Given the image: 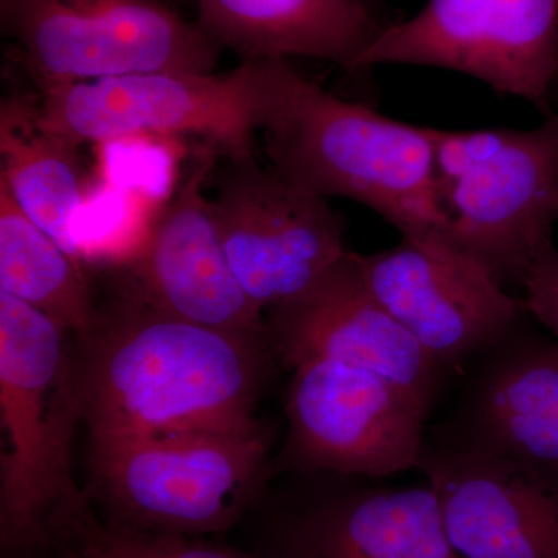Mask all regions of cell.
I'll use <instances>...</instances> for the list:
<instances>
[{
  "label": "cell",
  "mask_w": 558,
  "mask_h": 558,
  "mask_svg": "<svg viewBox=\"0 0 558 558\" xmlns=\"http://www.w3.org/2000/svg\"><path fill=\"white\" fill-rule=\"evenodd\" d=\"M80 341L90 442L258 424L275 357L269 333L231 332L174 317L126 288L98 306Z\"/></svg>",
  "instance_id": "6da1fadb"
},
{
  "label": "cell",
  "mask_w": 558,
  "mask_h": 558,
  "mask_svg": "<svg viewBox=\"0 0 558 558\" xmlns=\"http://www.w3.org/2000/svg\"><path fill=\"white\" fill-rule=\"evenodd\" d=\"M54 319L0 289V549L31 558L95 524L72 450L84 421L78 357Z\"/></svg>",
  "instance_id": "7a4b0ae2"
},
{
  "label": "cell",
  "mask_w": 558,
  "mask_h": 558,
  "mask_svg": "<svg viewBox=\"0 0 558 558\" xmlns=\"http://www.w3.org/2000/svg\"><path fill=\"white\" fill-rule=\"evenodd\" d=\"M263 132L271 168L300 189L359 202L409 240L446 236L435 128L341 100L289 61L271 60Z\"/></svg>",
  "instance_id": "3957f363"
},
{
  "label": "cell",
  "mask_w": 558,
  "mask_h": 558,
  "mask_svg": "<svg viewBox=\"0 0 558 558\" xmlns=\"http://www.w3.org/2000/svg\"><path fill=\"white\" fill-rule=\"evenodd\" d=\"M270 444L260 422L90 442L92 497L119 526L193 537L222 532L271 472Z\"/></svg>",
  "instance_id": "277c9868"
},
{
  "label": "cell",
  "mask_w": 558,
  "mask_h": 558,
  "mask_svg": "<svg viewBox=\"0 0 558 558\" xmlns=\"http://www.w3.org/2000/svg\"><path fill=\"white\" fill-rule=\"evenodd\" d=\"M447 240L502 286L523 284L558 222V113L532 130L435 128Z\"/></svg>",
  "instance_id": "5b68a950"
},
{
  "label": "cell",
  "mask_w": 558,
  "mask_h": 558,
  "mask_svg": "<svg viewBox=\"0 0 558 558\" xmlns=\"http://www.w3.org/2000/svg\"><path fill=\"white\" fill-rule=\"evenodd\" d=\"M0 28L38 92L138 73H211L222 50L165 0H0Z\"/></svg>",
  "instance_id": "8992f818"
},
{
  "label": "cell",
  "mask_w": 558,
  "mask_h": 558,
  "mask_svg": "<svg viewBox=\"0 0 558 558\" xmlns=\"http://www.w3.org/2000/svg\"><path fill=\"white\" fill-rule=\"evenodd\" d=\"M270 62L223 73L112 76L38 92L51 131L73 145L135 135H201L220 156L253 153L269 112Z\"/></svg>",
  "instance_id": "52a82bcc"
},
{
  "label": "cell",
  "mask_w": 558,
  "mask_h": 558,
  "mask_svg": "<svg viewBox=\"0 0 558 558\" xmlns=\"http://www.w3.org/2000/svg\"><path fill=\"white\" fill-rule=\"evenodd\" d=\"M418 65L451 70L549 108L558 76V0H428L380 28L349 70Z\"/></svg>",
  "instance_id": "ba28073f"
},
{
  "label": "cell",
  "mask_w": 558,
  "mask_h": 558,
  "mask_svg": "<svg viewBox=\"0 0 558 558\" xmlns=\"http://www.w3.org/2000/svg\"><path fill=\"white\" fill-rule=\"evenodd\" d=\"M292 371L288 436L271 472L385 478L417 469L428 413L405 391L336 360H307Z\"/></svg>",
  "instance_id": "9c48e42d"
},
{
  "label": "cell",
  "mask_w": 558,
  "mask_h": 558,
  "mask_svg": "<svg viewBox=\"0 0 558 558\" xmlns=\"http://www.w3.org/2000/svg\"><path fill=\"white\" fill-rule=\"evenodd\" d=\"M219 163L216 222L234 274L260 311L299 299L348 255L343 218L328 201L260 167L255 154L220 156Z\"/></svg>",
  "instance_id": "30bf717a"
},
{
  "label": "cell",
  "mask_w": 558,
  "mask_h": 558,
  "mask_svg": "<svg viewBox=\"0 0 558 558\" xmlns=\"http://www.w3.org/2000/svg\"><path fill=\"white\" fill-rule=\"evenodd\" d=\"M354 255L371 295L442 365L509 339L524 304L446 236Z\"/></svg>",
  "instance_id": "8fae6325"
},
{
  "label": "cell",
  "mask_w": 558,
  "mask_h": 558,
  "mask_svg": "<svg viewBox=\"0 0 558 558\" xmlns=\"http://www.w3.org/2000/svg\"><path fill=\"white\" fill-rule=\"evenodd\" d=\"M220 159L205 143L138 248L131 288L159 310L208 328L267 336L263 311L231 267L213 201L205 194Z\"/></svg>",
  "instance_id": "7c38bea8"
},
{
  "label": "cell",
  "mask_w": 558,
  "mask_h": 558,
  "mask_svg": "<svg viewBox=\"0 0 558 558\" xmlns=\"http://www.w3.org/2000/svg\"><path fill=\"white\" fill-rule=\"evenodd\" d=\"M275 357L293 369L329 359L384 377L425 411L439 391L444 366L371 295L348 255L299 299L267 319Z\"/></svg>",
  "instance_id": "4fadbf2b"
},
{
  "label": "cell",
  "mask_w": 558,
  "mask_h": 558,
  "mask_svg": "<svg viewBox=\"0 0 558 558\" xmlns=\"http://www.w3.org/2000/svg\"><path fill=\"white\" fill-rule=\"evenodd\" d=\"M417 469L459 557L558 558V499L515 469L461 444H425Z\"/></svg>",
  "instance_id": "5bb4252c"
},
{
  "label": "cell",
  "mask_w": 558,
  "mask_h": 558,
  "mask_svg": "<svg viewBox=\"0 0 558 558\" xmlns=\"http://www.w3.org/2000/svg\"><path fill=\"white\" fill-rule=\"evenodd\" d=\"M461 446L505 462L558 499V341L509 349L476 385Z\"/></svg>",
  "instance_id": "9a60e30c"
},
{
  "label": "cell",
  "mask_w": 558,
  "mask_h": 558,
  "mask_svg": "<svg viewBox=\"0 0 558 558\" xmlns=\"http://www.w3.org/2000/svg\"><path fill=\"white\" fill-rule=\"evenodd\" d=\"M197 24L242 61L312 58L349 70L379 25L363 0H194Z\"/></svg>",
  "instance_id": "2e32d148"
},
{
  "label": "cell",
  "mask_w": 558,
  "mask_h": 558,
  "mask_svg": "<svg viewBox=\"0 0 558 558\" xmlns=\"http://www.w3.org/2000/svg\"><path fill=\"white\" fill-rule=\"evenodd\" d=\"M290 558H461L433 487L363 488L300 524Z\"/></svg>",
  "instance_id": "e0dca14e"
},
{
  "label": "cell",
  "mask_w": 558,
  "mask_h": 558,
  "mask_svg": "<svg viewBox=\"0 0 558 558\" xmlns=\"http://www.w3.org/2000/svg\"><path fill=\"white\" fill-rule=\"evenodd\" d=\"M78 148L47 126L38 97L13 94L0 101V180L25 215L81 260L72 233L84 197Z\"/></svg>",
  "instance_id": "ac0fdd59"
},
{
  "label": "cell",
  "mask_w": 558,
  "mask_h": 558,
  "mask_svg": "<svg viewBox=\"0 0 558 558\" xmlns=\"http://www.w3.org/2000/svg\"><path fill=\"white\" fill-rule=\"evenodd\" d=\"M0 289L49 315L78 340L97 322L98 306L83 263L25 215L2 180Z\"/></svg>",
  "instance_id": "d6986e66"
},
{
  "label": "cell",
  "mask_w": 558,
  "mask_h": 558,
  "mask_svg": "<svg viewBox=\"0 0 558 558\" xmlns=\"http://www.w3.org/2000/svg\"><path fill=\"white\" fill-rule=\"evenodd\" d=\"M76 550L84 558H263L201 542L193 535L140 531L112 523L95 524Z\"/></svg>",
  "instance_id": "ffe728a7"
},
{
  "label": "cell",
  "mask_w": 558,
  "mask_h": 558,
  "mask_svg": "<svg viewBox=\"0 0 558 558\" xmlns=\"http://www.w3.org/2000/svg\"><path fill=\"white\" fill-rule=\"evenodd\" d=\"M524 310L554 333L558 341V248L546 242L523 281Z\"/></svg>",
  "instance_id": "44dd1931"
},
{
  "label": "cell",
  "mask_w": 558,
  "mask_h": 558,
  "mask_svg": "<svg viewBox=\"0 0 558 558\" xmlns=\"http://www.w3.org/2000/svg\"><path fill=\"white\" fill-rule=\"evenodd\" d=\"M68 558H84V557L81 556L78 550H75V553L70 554V556Z\"/></svg>",
  "instance_id": "7402d4cb"
}]
</instances>
